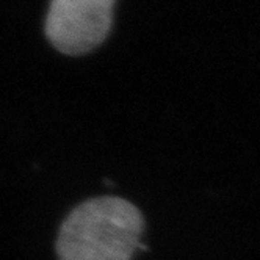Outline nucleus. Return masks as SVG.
Listing matches in <instances>:
<instances>
[{
  "instance_id": "obj_2",
  "label": "nucleus",
  "mask_w": 260,
  "mask_h": 260,
  "mask_svg": "<svg viewBox=\"0 0 260 260\" xmlns=\"http://www.w3.org/2000/svg\"><path fill=\"white\" fill-rule=\"evenodd\" d=\"M116 0H50L46 35L66 55H83L107 38Z\"/></svg>"
},
{
  "instance_id": "obj_1",
  "label": "nucleus",
  "mask_w": 260,
  "mask_h": 260,
  "mask_svg": "<svg viewBox=\"0 0 260 260\" xmlns=\"http://www.w3.org/2000/svg\"><path fill=\"white\" fill-rule=\"evenodd\" d=\"M141 212L122 198L99 196L74 209L58 232L60 260H132L141 248Z\"/></svg>"
}]
</instances>
